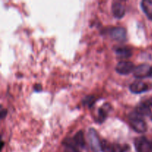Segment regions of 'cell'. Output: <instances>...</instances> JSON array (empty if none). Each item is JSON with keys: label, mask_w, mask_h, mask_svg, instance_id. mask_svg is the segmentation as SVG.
I'll list each match as a JSON object with an SVG mask.
<instances>
[{"label": "cell", "mask_w": 152, "mask_h": 152, "mask_svg": "<svg viewBox=\"0 0 152 152\" xmlns=\"http://www.w3.org/2000/svg\"><path fill=\"white\" fill-rule=\"evenodd\" d=\"M130 126L134 130L139 134H143L147 131V125L142 117L133 112L129 117Z\"/></svg>", "instance_id": "1"}, {"label": "cell", "mask_w": 152, "mask_h": 152, "mask_svg": "<svg viewBox=\"0 0 152 152\" xmlns=\"http://www.w3.org/2000/svg\"><path fill=\"white\" fill-rule=\"evenodd\" d=\"M89 143L91 150L94 152H101L102 151V142L99 140V135L94 129H90L88 130Z\"/></svg>", "instance_id": "2"}, {"label": "cell", "mask_w": 152, "mask_h": 152, "mask_svg": "<svg viewBox=\"0 0 152 152\" xmlns=\"http://www.w3.org/2000/svg\"><path fill=\"white\" fill-rule=\"evenodd\" d=\"M134 75L138 79L152 77V67L148 64H141L134 68Z\"/></svg>", "instance_id": "3"}, {"label": "cell", "mask_w": 152, "mask_h": 152, "mask_svg": "<svg viewBox=\"0 0 152 152\" xmlns=\"http://www.w3.org/2000/svg\"><path fill=\"white\" fill-rule=\"evenodd\" d=\"M134 146L137 152H152V141L145 137H140L135 140Z\"/></svg>", "instance_id": "4"}, {"label": "cell", "mask_w": 152, "mask_h": 152, "mask_svg": "<svg viewBox=\"0 0 152 152\" xmlns=\"http://www.w3.org/2000/svg\"><path fill=\"white\" fill-rule=\"evenodd\" d=\"M134 65L129 61H120L117 63L115 69L118 74L121 75H127L134 71Z\"/></svg>", "instance_id": "5"}, {"label": "cell", "mask_w": 152, "mask_h": 152, "mask_svg": "<svg viewBox=\"0 0 152 152\" xmlns=\"http://www.w3.org/2000/svg\"><path fill=\"white\" fill-rule=\"evenodd\" d=\"M71 141L80 151L88 152L87 145H86V140H85L84 134H83V131H80V132H77L74 135V137L71 139Z\"/></svg>", "instance_id": "6"}, {"label": "cell", "mask_w": 152, "mask_h": 152, "mask_svg": "<svg viewBox=\"0 0 152 152\" xmlns=\"http://www.w3.org/2000/svg\"><path fill=\"white\" fill-rule=\"evenodd\" d=\"M111 39L117 42H123L126 39V31L123 27H114L109 31Z\"/></svg>", "instance_id": "7"}, {"label": "cell", "mask_w": 152, "mask_h": 152, "mask_svg": "<svg viewBox=\"0 0 152 152\" xmlns=\"http://www.w3.org/2000/svg\"><path fill=\"white\" fill-rule=\"evenodd\" d=\"M130 91L133 94H139L144 93L148 90V85L145 84V83L141 81H137L132 83L129 87Z\"/></svg>", "instance_id": "8"}, {"label": "cell", "mask_w": 152, "mask_h": 152, "mask_svg": "<svg viewBox=\"0 0 152 152\" xmlns=\"http://www.w3.org/2000/svg\"><path fill=\"white\" fill-rule=\"evenodd\" d=\"M111 10H112L113 16L117 19H122L126 13L124 6L119 1H114L113 3L111 6Z\"/></svg>", "instance_id": "9"}, {"label": "cell", "mask_w": 152, "mask_h": 152, "mask_svg": "<svg viewBox=\"0 0 152 152\" xmlns=\"http://www.w3.org/2000/svg\"><path fill=\"white\" fill-rule=\"evenodd\" d=\"M114 50L117 56L120 59H127L132 55V50L128 47H117Z\"/></svg>", "instance_id": "10"}, {"label": "cell", "mask_w": 152, "mask_h": 152, "mask_svg": "<svg viewBox=\"0 0 152 152\" xmlns=\"http://www.w3.org/2000/svg\"><path fill=\"white\" fill-rule=\"evenodd\" d=\"M141 8L147 17L152 21V1L143 0L141 1Z\"/></svg>", "instance_id": "11"}, {"label": "cell", "mask_w": 152, "mask_h": 152, "mask_svg": "<svg viewBox=\"0 0 152 152\" xmlns=\"http://www.w3.org/2000/svg\"><path fill=\"white\" fill-rule=\"evenodd\" d=\"M150 105L148 103H140L137 106L134 112L140 115V117L142 116H148L151 113V108Z\"/></svg>", "instance_id": "12"}, {"label": "cell", "mask_w": 152, "mask_h": 152, "mask_svg": "<svg viewBox=\"0 0 152 152\" xmlns=\"http://www.w3.org/2000/svg\"><path fill=\"white\" fill-rule=\"evenodd\" d=\"M108 104H105L103 106L101 107L98 111V117H97V122L99 123H103L106 119L108 113V108H111L109 107H107Z\"/></svg>", "instance_id": "13"}, {"label": "cell", "mask_w": 152, "mask_h": 152, "mask_svg": "<svg viewBox=\"0 0 152 152\" xmlns=\"http://www.w3.org/2000/svg\"><path fill=\"white\" fill-rule=\"evenodd\" d=\"M64 144V151L65 152H81L73 143L71 139L65 140Z\"/></svg>", "instance_id": "14"}, {"label": "cell", "mask_w": 152, "mask_h": 152, "mask_svg": "<svg viewBox=\"0 0 152 152\" xmlns=\"http://www.w3.org/2000/svg\"><path fill=\"white\" fill-rule=\"evenodd\" d=\"M102 152H116L115 145L109 143L107 141L103 140L102 142Z\"/></svg>", "instance_id": "15"}, {"label": "cell", "mask_w": 152, "mask_h": 152, "mask_svg": "<svg viewBox=\"0 0 152 152\" xmlns=\"http://www.w3.org/2000/svg\"><path fill=\"white\" fill-rule=\"evenodd\" d=\"M96 102V98L94 96H92V95H89V96H86L84 99H83V104L86 106H88L89 108L92 106Z\"/></svg>", "instance_id": "16"}, {"label": "cell", "mask_w": 152, "mask_h": 152, "mask_svg": "<svg viewBox=\"0 0 152 152\" xmlns=\"http://www.w3.org/2000/svg\"><path fill=\"white\" fill-rule=\"evenodd\" d=\"M1 112V118H4V115H6V114H7V113H6V111H4V110H2Z\"/></svg>", "instance_id": "17"}, {"label": "cell", "mask_w": 152, "mask_h": 152, "mask_svg": "<svg viewBox=\"0 0 152 152\" xmlns=\"http://www.w3.org/2000/svg\"><path fill=\"white\" fill-rule=\"evenodd\" d=\"M147 103H148L150 106H152V97H151L149 99H148V102H147Z\"/></svg>", "instance_id": "18"}, {"label": "cell", "mask_w": 152, "mask_h": 152, "mask_svg": "<svg viewBox=\"0 0 152 152\" xmlns=\"http://www.w3.org/2000/svg\"><path fill=\"white\" fill-rule=\"evenodd\" d=\"M151 120H152V116H151Z\"/></svg>", "instance_id": "19"}]
</instances>
